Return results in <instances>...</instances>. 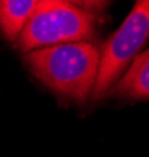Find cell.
Here are the masks:
<instances>
[{"label": "cell", "mask_w": 149, "mask_h": 157, "mask_svg": "<svg viewBox=\"0 0 149 157\" xmlns=\"http://www.w3.org/2000/svg\"><path fill=\"white\" fill-rule=\"evenodd\" d=\"M25 61L46 86L85 102L97 78L101 49L91 41L63 43L27 52Z\"/></svg>", "instance_id": "1"}, {"label": "cell", "mask_w": 149, "mask_h": 157, "mask_svg": "<svg viewBox=\"0 0 149 157\" xmlns=\"http://www.w3.org/2000/svg\"><path fill=\"white\" fill-rule=\"evenodd\" d=\"M97 16L64 0H39L17 36L22 50L63 43L90 41L96 32Z\"/></svg>", "instance_id": "2"}, {"label": "cell", "mask_w": 149, "mask_h": 157, "mask_svg": "<svg viewBox=\"0 0 149 157\" xmlns=\"http://www.w3.org/2000/svg\"><path fill=\"white\" fill-rule=\"evenodd\" d=\"M149 38V0H135L121 27L107 39L101 49L97 78L93 88V99H104L118 82L121 74Z\"/></svg>", "instance_id": "3"}, {"label": "cell", "mask_w": 149, "mask_h": 157, "mask_svg": "<svg viewBox=\"0 0 149 157\" xmlns=\"http://www.w3.org/2000/svg\"><path fill=\"white\" fill-rule=\"evenodd\" d=\"M110 93L123 99L149 101V49L133 57Z\"/></svg>", "instance_id": "4"}, {"label": "cell", "mask_w": 149, "mask_h": 157, "mask_svg": "<svg viewBox=\"0 0 149 157\" xmlns=\"http://www.w3.org/2000/svg\"><path fill=\"white\" fill-rule=\"evenodd\" d=\"M39 0H0V30L8 39H17Z\"/></svg>", "instance_id": "5"}, {"label": "cell", "mask_w": 149, "mask_h": 157, "mask_svg": "<svg viewBox=\"0 0 149 157\" xmlns=\"http://www.w3.org/2000/svg\"><path fill=\"white\" fill-rule=\"evenodd\" d=\"M64 2L71 3L83 11L93 13V14H97L99 11H104V8L108 5L110 0H64Z\"/></svg>", "instance_id": "6"}]
</instances>
